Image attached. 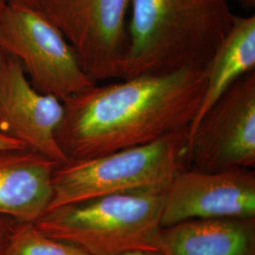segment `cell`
<instances>
[{
  "label": "cell",
  "instance_id": "obj_20",
  "mask_svg": "<svg viewBox=\"0 0 255 255\" xmlns=\"http://www.w3.org/2000/svg\"><path fill=\"white\" fill-rule=\"evenodd\" d=\"M5 53L0 49V64H1V62L3 61V59H4V57H5Z\"/></svg>",
  "mask_w": 255,
  "mask_h": 255
},
{
  "label": "cell",
  "instance_id": "obj_16",
  "mask_svg": "<svg viewBox=\"0 0 255 255\" xmlns=\"http://www.w3.org/2000/svg\"><path fill=\"white\" fill-rule=\"evenodd\" d=\"M18 148H27V147L17 139L0 131V150L18 149Z\"/></svg>",
  "mask_w": 255,
  "mask_h": 255
},
{
  "label": "cell",
  "instance_id": "obj_18",
  "mask_svg": "<svg viewBox=\"0 0 255 255\" xmlns=\"http://www.w3.org/2000/svg\"><path fill=\"white\" fill-rule=\"evenodd\" d=\"M243 8L247 9H253L255 8V0H238Z\"/></svg>",
  "mask_w": 255,
  "mask_h": 255
},
{
  "label": "cell",
  "instance_id": "obj_5",
  "mask_svg": "<svg viewBox=\"0 0 255 255\" xmlns=\"http://www.w3.org/2000/svg\"><path fill=\"white\" fill-rule=\"evenodd\" d=\"M0 49L18 60L37 91L60 101L96 85L72 46L44 11L6 5L0 14Z\"/></svg>",
  "mask_w": 255,
  "mask_h": 255
},
{
  "label": "cell",
  "instance_id": "obj_17",
  "mask_svg": "<svg viewBox=\"0 0 255 255\" xmlns=\"http://www.w3.org/2000/svg\"><path fill=\"white\" fill-rule=\"evenodd\" d=\"M120 255H164L160 251H144V250H137V251H130L125 254Z\"/></svg>",
  "mask_w": 255,
  "mask_h": 255
},
{
  "label": "cell",
  "instance_id": "obj_3",
  "mask_svg": "<svg viewBox=\"0 0 255 255\" xmlns=\"http://www.w3.org/2000/svg\"><path fill=\"white\" fill-rule=\"evenodd\" d=\"M187 143L184 128L149 144L58 164L48 210L112 195L164 193L175 176L188 168Z\"/></svg>",
  "mask_w": 255,
  "mask_h": 255
},
{
  "label": "cell",
  "instance_id": "obj_11",
  "mask_svg": "<svg viewBox=\"0 0 255 255\" xmlns=\"http://www.w3.org/2000/svg\"><path fill=\"white\" fill-rule=\"evenodd\" d=\"M164 255H255V219H190L162 228Z\"/></svg>",
  "mask_w": 255,
  "mask_h": 255
},
{
  "label": "cell",
  "instance_id": "obj_19",
  "mask_svg": "<svg viewBox=\"0 0 255 255\" xmlns=\"http://www.w3.org/2000/svg\"><path fill=\"white\" fill-rule=\"evenodd\" d=\"M6 3H5V1L4 0H0V14L2 13V11H3V9L4 8L6 7Z\"/></svg>",
  "mask_w": 255,
  "mask_h": 255
},
{
  "label": "cell",
  "instance_id": "obj_14",
  "mask_svg": "<svg viewBox=\"0 0 255 255\" xmlns=\"http://www.w3.org/2000/svg\"><path fill=\"white\" fill-rule=\"evenodd\" d=\"M7 5H17L44 11L50 0H4Z\"/></svg>",
  "mask_w": 255,
  "mask_h": 255
},
{
  "label": "cell",
  "instance_id": "obj_6",
  "mask_svg": "<svg viewBox=\"0 0 255 255\" xmlns=\"http://www.w3.org/2000/svg\"><path fill=\"white\" fill-rule=\"evenodd\" d=\"M188 168L219 171L255 165V70L239 78L188 130Z\"/></svg>",
  "mask_w": 255,
  "mask_h": 255
},
{
  "label": "cell",
  "instance_id": "obj_15",
  "mask_svg": "<svg viewBox=\"0 0 255 255\" xmlns=\"http://www.w3.org/2000/svg\"><path fill=\"white\" fill-rule=\"evenodd\" d=\"M14 220L0 216V255H5L9 228Z\"/></svg>",
  "mask_w": 255,
  "mask_h": 255
},
{
  "label": "cell",
  "instance_id": "obj_9",
  "mask_svg": "<svg viewBox=\"0 0 255 255\" xmlns=\"http://www.w3.org/2000/svg\"><path fill=\"white\" fill-rule=\"evenodd\" d=\"M63 116V101L37 91L18 60L5 55L0 64V131L64 164L68 160L56 140Z\"/></svg>",
  "mask_w": 255,
  "mask_h": 255
},
{
  "label": "cell",
  "instance_id": "obj_7",
  "mask_svg": "<svg viewBox=\"0 0 255 255\" xmlns=\"http://www.w3.org/2000/svg\"><path fill=\"white\" fill-rule=\"evenodd\" d=\"M130 0H50L44 12L93 82L122 79Z\"/></svg>",
  "mask_w": 255,
  "mask_h": 255
},
{
  "label": "cell",
  "instance_id": "obj_4",
  "mask_svg": "<svg viewBox=\"0 0 255 255\" xmlns=\"http://www.w3.org/2000/svg\"><path fill=\"white\" fill-rule=\"evenodd\" d=\"M163 201L164 193L105 196L48 210L34 224L89 255L159 251Z\"/></svg>",
  "mask_w": 255,
  "mask_h": 255
},
{
  "label": "cell",
  "instance_id": "obj_8",
  "mask_svg": "<svg viewBox=\"0 0 255 255\" xmlns=\"http://www.w3.org/2000/svg\"><path fill=\"white\" fill-rule=\"evenodd\" d=\"M255 173L251 168H184L164 193L162 228L190 219H255Z\"/></svg>",
  "mask_w": 255,
  "mask_h": 255
},
{
  "label": "cell",
  "instance_id": "obj_1",
  "mask_svg": "<svg viewBox=\"0 0 255 255\" xmlns=\"http://www.w3.org/2000/svg\"><path fill=\"white\" fill-rule=\"evenodd\" d=\"M205 85L206 68L96 84L63 101L57 143L68 161L152 143L189 128L201 107Z\"/></svg>",
  "mask_w": 255,
  "mask_h": 255
},
{
  "label": "cell",
  "instance_id": "obj_13",
  "mask_svg": "<svg viewBox=\"0 0 255 255\" xmlns=\"http://www.w3.org/2000/svg\"><path fill=\"white\" fill-rule=\"evenodd\" d=\"M5 255H89L71 243L49 237L31 222L13 221Z\"/></svg>",
  "mask_w": 255,
  "mask_h": 255
},
{
  "label": "cell",
  "instance_id": "obj_2",
  "mask_svg": "<svg viewBox=\"0 0 255 255\" xmlns=\"http://www.w3.org/2000/svg\"><path fill=\"white\" fill-rule=\"evenodd\" d=\"M236 16L229 0H130L121 80L206 68Z\"/></svg>",
  "mask_w": 255,
  "mask_h": 255
},
{
  "label": "cell",
  "instance_id": "obj_12",
  "mask_svg": "<svg viewBox=\"0 0 255 255\" xmlns=\"http://www.w3.org/2000/svg\"><path fill=\"white\" fill-rule=\"evenodd\" d=\"M252 70H255V16L237 15L228 35L206 66L204 96L188 130L234 82Z\"/></svg>",
  "mask_w": 255,
  "mask_h": 255
},
{
  "label": "cell",
  "instance_id": "obj_10",
  "mask_svg": "<svg viewBox=\"0 0 255 255\" xmlns=\"http://www.w3.org/2000/svg\"><path fill=\"white\" fill-rule=\"evenodd\" d=\"M58 163L28 148L0 150V216L34 223L52 201Z\"/></svg>",
  "mask_w": 255,
  "mask_h": 255
}]
</instances>
